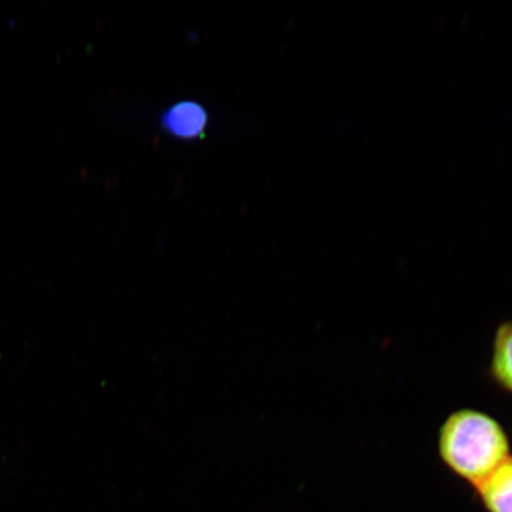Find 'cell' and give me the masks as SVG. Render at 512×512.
Listing matches in <instances>:
<instances>
[{
    "label": "cell",
    "instance_id": "3",
    "mask_svg": "<svg viewBox=\"0 0 512 512\" xmlns=\"http://www.w3.org/2000/svg\"><path fill=\"white\" fill-rule=\"evenodd\" d=\"M162 124L166 131L182 139L200 137L208 124L207 111L192 101L179 102L163 114Z\"/></svg>",
    "mask_w": 512,
    "mask_h": 512
},
{
    "label": "cell",
    "instance_id": "4",
    "mask_svg": "<svg viewBox=\"0 0 512 512\" xmlns=\"http://www.w3.org/2000/svg\"><path fill=\"white\" fill-rule=\"evenodd\" d=\"M489 373L498 387L512 394V322L496 330Z\"/></svg>",
    "mask_w": 512,
    "mask_h": 512
},
{
    "label": "cell",
    "instance_id": "2",
    "mask_svg": "<svg viewBox=\"0 0 512 512\" xmlns=\"http://www.w3.org/2000/svg\"><path fill=\"white\" fill-rule=\"evenodd\" d=\"M475 490L486 512H512V456Z\"/></svg>",
    "mask_w": 512,
    "mask_h": 512
},
{
    "label": "cell",
    "instance_id": "1",
    "mask_svg": "<svg viewBox=\"0 0 512 512\" xmlns=\"http://www.w3.org/2000/svg\"><path fill=\"white\" fill-rule=\"evenodd\" d=\"M441 460L476 488L511 457L507 432L491 415L463 408L447 416L439 431Z\"/></svg>",
    "mask_w": 512,
    "mask_h": 512
}]
</instances>
